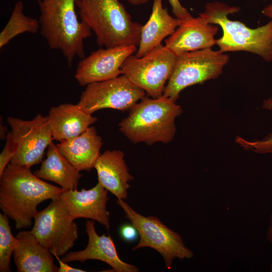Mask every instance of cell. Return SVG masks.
<instances>
[{
  "instance_id": "cell-25",
  "label": "cell",
  "mask_w": 272,
  "mask_h": 272,
  "mask_svg": "<svg viewBox=\"0 0 272 272\" xmlns=\"http://www.w3.org/2000/svg\"><path fill=\"white\" fill-rule=\"evenodd\" d=\"M237 140L244 148H249L255 152L261 154L272 152V133L261 140L248 142L241 138Z\"/></svg>"
},
{
  "instance_id": "cell-24",
  "label": "cell",
  "mask_w": 272,
  "mask_h": 272,
  "mask_svg": "<svg viewBox=\"0 0 272 272\" xmlns=\"http://www.w3.org/2000/svg\"><path fill=\"white\" fill-rule=\"evenodd\" d=\"M6 140V144L0 154V175L11 162L18 149L11 131L8 132Z\"/></svg>"
},
{
  "instance_id": "cell-29",
  "label": "cell",
  "mask_w": 272,
  "mask_h": 272,
  "mask_svg": "<svg viewBox=\"0 0 272 272\" xmlns=\"http://www.w3.org/2000/svg\"><path fill=\"white\" fill-rule=\"evenodd\" d=\"M261 12L263 15L272 19V4L265 7Z\"/></svg>"
},
{
  "instance_id": "cell-5",
  "label": "cell",
  "mask_w": 272,
  "mask_h": 272,
  "mask_svg": "<svg viewBox=\"0 0 272 272\" xmlns=\"http://www.w3.org/2000/svg\"><path fill=\"white\" fill-rule=\"evenodd\" d=\"M239 11L237 7L215 2L207 3L199 15L222 29V36L216 40L222 52L248 51L272 61V19L264 25L252 29L241 22L229 19V14Z\"/></svg>"
},
{
  "instance_id": "cell-28",
  "label": "cell",
  "mask_w": 272,
  "mask_h": 272,
  "mask_svg": "<svg viewBox=\"0 0 272 272\" xmlns=\"http://www.w3.org/2000/svg\"><path fill=\"white\" fill-rule=\"evenodd\" d=\"M54 256L56 258L59 263V267L58 272H85L86 271L83 269L73 267L68 264L66 262L63 261L61 258H59V256L57 255H54Z\"/></svg>"
},
{
  "instance_id": "cell-26",
  "label": "cell",
  "mask_w": 272,
  "mask_h": 272,
  "mask_svg": "<svg viewBox=\"0 0 272 272\" xmlns=\"http://www.w3.org/2000/svg\"><path fill=\"white\" fill-rule=\"evenodd\" d=\"M172 13L180 21H184L192 17L188 10L183 7L179 0H168Z\"/></svg>"
},
{
  "instance_id": "cell-20",
  "label": "cell",
  "mask_w": 272,
  "mask_h": 272,
  "mask_svg": "<svg viewBox=\"0 0 272 272\" xmlns=\"http://www.w3.org/2000/svg\"><path fill=\"white\" fill-rule=\"evenodd\" d=\"M102 138L94 126L72 139L56 145L64 156L79 171H90L99 157L102 146Z\"/></svg>"
},
{
  "instance_id": "cell-18",
  "label": "cell",
  "mask_w": 272,
  "mask_h": 272,
  "mask_svg": "<svg viewBox=\"0 0 272 272\" xmlns=\"http://www.w3.org/2000/svg\"><path fill=\"white\" fill-rule=\"evenodd\" d=\"M47 116L53 140L59 142L79 136L97 120L78 104L71 103L51 107Z\"/></svg>"
},
{
  "instance_id": "cell-32",
  "label": "cell",
  "mask_w": 272,
  "mask_h": 272,
  "mask_svg": "<svg viewBox=\"0 0 272 272\" xmlns=\"http://www.w3.org/2000/svg\"><path fill=\"white\" fill-rule=\"evenodd\" d=\"M128 2L133 6H139L145 4L149 2L151 0H127Z\"/></svg>"
},
{
  "instance_id": "cell-2",
  "label": "cell",
  "mask_w": 272,
  "mask_h": 272,
  "mask_svg": "<svg viewBox=\"0 0 272 272\" xmlns=\"http://www.w3.org/2000/svg\"><path fill=\"white\" fill-rule=\"evenodd\" d=\"M37 1L40 33L49 48L59 50L70 66L76 57H85L84 42L92 35V31L79 20L77 0Z\"/></svg>"
},
{
  "instance_id": "cell-3",
  "label": "cell",
  "mask_w": 272,
  "mask_h": 272,
  "mask_svg": "<svg viewBox=\"0 0 272 272\" xmlns=\"http://www.w3.org/2000/svg\"><path fill=\"white\" fill-rule=\"evenodd\" d=\"M80 19L100 47L139 46L142 25L133 21L119 0H77Z\"/></svg>"
},
{
  "instance_id": "cell-6",
  "label": "cell",
  "mask_w": 272,
  "mask_h": 272,
  "mask_svg": "<svg viewBox=\"0 0 272 272\" xmlns=\"http://www.w3.org/2000/svg\"><path fill=\"white\" fill-rule=\"evenodd\" d=\"M229 60L225 52L212 48L177 54L163 95L176 101L186 88L217 78Z\"/></svg>"
},
{
  "instance_id": "cell-19",
  "label": "cell",
  "mask_w": 272,
  "mask_h": 272,
  "mask_svg": "<svg viewBox=\"0 0 272 272\" xmlns=\"http://www.w3.org/2000/svg\"><path fill=\"white\" fill-rule=\"evenodd\" d=\"M181 21L172 17L162 0H153L152 12L147 23L142 26L137 57L145 55L162 44V41L172 35Z\"/></svg>"
},
{
  "instance_id": "cell-11",
  "label": "cell",
  "mask_w": 272,
  "mask_h": 272,
  "mask_svg": "<svg viewBox=\"0 0 272 272\" xmlns=\"http://www.w3.org/2000/svg\"><path fill=\"white\" fill-rule=\"evenodd\" d=\"M7 122L18 147L10 163L31 168L41 163L53 140L48 116L38 114L30 120L10 116Z\"/></svg>"
},
{
  "instance_id": "cell-15",
  "label": "cell",
  "mask_w": 272,
  "mask_h": 272,
  "mask_svg": "<svg viewBox=\"0 0 272 272\" xmlns=\"http://www.w3.org/2000/svg\"><path fill=\"white\" fill-rule=\"evenodd\" d=\"M218 25L209 23L203 17H191L181 21L174 32L165 40V45L174 53L212 48L216 44Z\"/></svg>"
},
{
  "instance_id": "cell-31",
  "label": "cell",
  "mask_w": 272,
  "mask_h": 272,
  "mask_svg": "<svg viewBox=\"0 0 272 272\" xmlns=\"http://www.w3.org/2000/svg\"><path fill=\"white\" fill-rule=\"evenodd\" d=\"M266 238L272 244V214L270 216V224L267 231Z\"/></svg>"
},
{
  "instance_id": "cell-27",
  "label": "cell",
  "mask_w": 272,
  "mask_h": 272,
  "mask_svg": "<svg viewBox=\"0 0 272 272\" xmlns=\"http://www.w3.org/2000/svg\"><path fill=\"white\" fill-rule=\"evenodd\" d=\"M120 233L122 238L126 241H132L137 237L138 232L131 224L123 225L120 230Z\"/></svg>"
},
{
  "instance_id": "cell-14",
  "label": "cell",
  "mask_w": 272,
  "mask_h": 272,
  "mask_svg": "<svg viewBox=\"0 0 272 272\" xmlns=\"http://www.w3.org/2000/svg\"><path fill=\"white\" fill-rule=\"evenodd\" d=\"M85 231L88 236L86 247L80 251H70L62 256L66 262L79 261L84 263L87 260H99L109 265L115 272H137L139 269L134 265L122 261L118 255L116 248L111 237L103 234L99 236L96 232L94 221L87 220Z\"/></svg>"
},
{
  "instance_id": "cell-9",
  "label": "cell",
  "mask_w": 272,
  "mask_h": 272,
  "mask_svg": "<svg viewBox=\"0 0 272 272\" xmlns=\"http://www.w3.org/2000/svg\"><path fill=\"white\" fill-rule=\"evenodd\" d=\"M34 220L32 234L53 255H64L78 238L77 225L59 197L38 211Z\"/></svg>"
},
{
  "instance_id": "cell-4",
  "label": "cell",
  "mask_w": 272,
  "mask_h": 272,
  "mask_svg": "<svg viewBox=\"0 0 272 272\" xmlns=\"http://www.w3.org/2000/svg\"><path fill=\"white\" fill-rule=\"evenodd\" d=\"M119 124L120 130L133 143H168L175 134V120L182 110L176 101L164 95L146 96L130 109Z\"/></svg>"
},
{
  "instance_id": "cell-33",
  "label": "cell",
  "mask_w": 272,
  "mask_h": 272,
  "mask_svg": "<svg viewBox=\"0 0 272 272\" xmlns=\"http://www.w3.org/2000/svg\"><path fill=\"white\" fill-rule=\"evenodd\" d=\"M263 107L265 109H272V97L264 101Z\"/></svg>"
},
{
  "instance_id": "cell-17",
  "label": "cell",
  "mask_w": 272,
  "mask_h": 272,
  "mask_svg": "<svg viewBox=\"0 0 272 272\" xmlns=\"http://www.w3.org/2000/svg\"><path fill=\"white\" fill-rule=\"evenodd\" d=\"M124 154L120 150H107L100 154L94 168L98 182L117 199L127 197L129 181L133 179L124 159Z\"/></svg>"
},
{
  "instance_id": "cell-7",
  "label": "cell",
  "mask_w": 272,
  "mask_h": 272,
  "mask_svg": "<svg viewBox=\"0 0 272 272\" xmlns=\"http://www.w3.org/2000/svg\"><path fill=\"white\" fill-rule=\"evenodd\" d=\"M116 202L140 235V241L132 250L143 247L154 249L162 256L168 269L171 268L175 258L183 260L193 257V252L185 245L181 236L163 224L159 218L139 214L122 199H117Z\"/></svg>"
},
{
  "instance_id": "cell-10",
  "label": "cell",
  "mask_w": 272,
  "mask_h": 272,
  "mask_svg": "<svg viewBox=\"0 0 272 272\" xmlns=\"http://www.w3.org/2000/svg\"><path fill=\"white\" fill-rule=\"evenodd\" d=\"M86 86L77 104L90 114L105 108L129 110L146 96L144 90L123 75Z\"/></svg>"
},
{
  "instance_id": "cell-1",
  "label": "cell",
  "mask_w": 272,
  "mask_h": 272,
  "mask_svg": "<svg viewBox=\"0 0 272 272\" xmlns=\"http://www.w3.org/2000/svg\"><path fill=\"white\" fill-rule=\"evenodd\" d=\"M63 190L36 176L30 168L9 163L0 175V208L16 229L32 224L38 205L58 198Z\"/></svg>"
},
{
  "instance_id": "cell-34",
  "label": "cell",
  "mask_w": 272,
  "mask_h": 272,
  "mask_svg": "<svg viewBox=\"0 0 272 272\" xmlns=\"http://www.w3.org/2000/svg\"><path fill=\"white\" fill-rule=\"evenodd\" d=\"M270 271H272V263H271V264L270 265Z\"/></svg>"
},
{
  "instance_id": "cell-22",
  "label": "cell",
  "mask_w": 272,
  "mask_h": 272,
  "mask_svg": "<svg viewBox=\"0 0 272 272\" xmlns=\"http://www.w3.org/2000/svg\"><path fill=\"white\" fill-rule=\"evenodd\" d=\"M24 3L17 1L10 18L0 33V48L7 45L14 38L24 33L36 34L40 30L39 21L25 15Z\"/></svg>"
},
{
  "instance_id": "cell-12",
  "label": "cell",
  "mask_w": 272,
  "mask_h": 272,
  "mask_svg": "<svg viewBox=\"0 0 272 272\" xmlns=\"http://www.w3.org/2000/svg\"><path fill=\"white\" fill-rule=\"evenodd\" d=\"M137 50L134 45L100 48L81 59L75 78L82 86L116 78L121 75L126 58Z\"/></svg>"
},
{
  "instance_id": "cell-8",
  "label": "cell",
  "mask_w": 272,
  "mask_h": 272,
  "mask_svg": "<svg viewBox=\"0 0 272 272\" xmlns=\"http://www.w3.org/2000/svg\"><path fill=\"white\" fill-rule=\"evenodd\" d=\"M176 57V54L161 44L143 56L130 55L121 66V75L149 96L158 98L163 95Z\"/></svg>"
},
{
  "instance_id": "cell-16",
  "label": "cell",
  "mask_w": 272,
  "mask_h": 272,
  "mask_svg": "<svg viewBox=\"0 0 272 272\" xmlns=\"http://www.w3.org/2000/svg\"><path fill=\"white\" fill-rule=\"evenodd\" d=\"M16 237L17 243L12 255L18 272H58L54 255L31 231H20Z\"/></svg>"
},
{
  "instance_id": "cell-23",
  "label": "cell",
  "mask_w": 272,
  "mask_h": 272,
  "mask_svg": "<svg viewBox=\"0 0 272 272\" xmlns=\"http://www.w3.org/2000/svg\"><path fill=\"white\" fill-rule=\"evenodd\" d=\"M8 217L0 214V271H11V256L16 247L17 239L12 234Z\"/></svg>"
},
{
  "instance_id": "cell-30",
  "label": "cell",
  "mask_w": 272,
  "mask_h": 272,
  "mask_svg": "<svg viewBox=\"0 0 272 272\" xmlns=\"http://www.w3.org/2000/svg\"><path fill=\"white\" fill-rule=\"evenodd\" d=\"M8 133V129L6 126H4L3 123L0 124V137L1 140L6 139L7 135Z\"/></svg>"
},
{
  "instance_id": "cell-21",
  "label": "cell",
  "mask_w": 272,
  "mask_h": 272,
  "mask_svg": "<svg viewBox=\"0 0 272 272\" xmlns=\"http://www.w3.org/2000/svg\"><path fill=\"white\" fill-rule=\"evenodd\" d=\"M80 172L52 142L47 148L46 158L33 173L38 178L53 182L67 191L77 189L82 177Z\"/></svg>"
},
{
  "instance_id": "cell-13",
  "label": "cell",
  "mask_w": 272,
  "mask_h": 272,
  "mask_svg": "<svg viewBox=\"0 0 272 272\" xmlns=\"http://www.w3.org/2000/svg\"><path fill=\"white\" fill-rule=\"evenodd\" d=\"M108 191L98 182L93 188L63 191L59 198L71 218H85L97 221L108 230L110 228L109 212L106 208Z\"/></svg>"
}]
</instances>
